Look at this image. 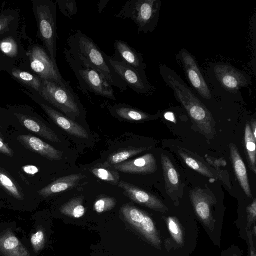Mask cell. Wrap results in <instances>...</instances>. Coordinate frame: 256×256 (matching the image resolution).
<instances>
[{"label":"cell","mask_w":256,"mask_h":256,"mask_svg":"<svg viewBox=\"0 0 256 256\" xmlns=\"http://www.w3.org/2000/svg\"><path fill=\"white\" fill-rule=\"evenodd\" d=\"M256 226H255V225H254V236H256Z\"/></svg>","instance_id":"f6af8a7d"},{"label":"cell","mask_w":256,"mask_h":256,"mask_svg":"<svg viewBox=\"0 0 256 256\" xmlns=\"http://www.w3.org/2000/svg\"><path fill=\"white\" fill-rule=\"evenodd\" d=\"M112 112L118 118L130 122H142L154 118L158 116H151L140 110L123 104L112 106Z\"/></svg>","instance_id":"7402d4cb"},{"label":"cell","mask_w":256,"mask_h":256,"mask_svg":"<svg viewBox=\"0 0 256 256\" xmlns=\"http://www.w3.org/2000/svg\"><path fill=\"white\" fill-rule=\"evenodd\" d=\"M114 168L122 172L136 174H152L157 170L156 160L152 154L115 164Z\"/></svg>","instance_id":"5bb4252c"},{"label":"cell","mask_w":256,"mask_h":256,"mask_svg":"<svg viewBox=\"0 0 256 256\" xmlns=\"http://www.w3.org/2000/svg\"><path fill=\"white\" fill-rule=\"evenodd\" d=\"M40 94L46 101L72 120L82 114V106L70 82L63 86L54 82L42 80Z\"/></svg>","instance_id":"5b68a950"},{"label":"cell","mask_w":256,"mask_h":256,"mask_svg":"<svg viewBox=\"0 0 256 256\" xmlns=\"http://www.w3.org/2000/svg\"><path fill=\"white\" fill-rule=\"evenodd\" d=\"M106 58L112 70L127 88L140 94H147L152 92V86L145 72H140L124 63L116 61L106 54Z\"/></svg>","instance_id":"52a82bcc"},{"label":"cell","mask_w":256,"mask_h":256,"mask_svg":"<svg viewBox=\"0 0 256 256\" xmlns=\"http://www.w3.org/2000/svg\"><path fill=\"white\" fill-rule=\"evenodd\" d=\"M91 170L95 176L102 180L115 184L119 180V176L116 172L100 168H94Z\"/></svg>","instance_id":"d6a6232c"},{"label":"cell","mask_w":256,"mask_h":256,"mask_svg":"<svg viewBox=\"0 0 256 256\" xmlns=\"http://www.w3.org/2000/svg\"><path fill=\"white\" fill-rule=\"evenodd\" d=\"M164 116L166 119L170 120L171 122L175 121V116L172 112L168 111L164 113Z\"/></svg>","instance_id":"7bdbcfd3"},{"label":"cell","mask_w":256,"mask_h":256,"mask_svg":"<svg viewBox=\"0 0 256 256\" xmlns=\"http://www.w3.org/2000/svg\"><path fill=\"white\" fill-rule=\"evenodd\" d=\"M83 198H74L63 204L60 208V212L68 216L79 218L84 216L86 209L83 205Z\"/></svg>","instance_id":"d4e9b609"},{"label":"cell","mask_w":256,"mask_h":256,"mask_svg":"<svg viewBox=\"0 0 256 256\" xmlns=\"http://www.w3.org/2000/svg\"><path fill=\"white\" fill-rule=\"evenodd\" d=\"M142 234L150 242L155 246H160L161 244L160 238L156 231L154 224L148 215L146 214L136 230Z\"/></svg>","instance_id":"603a6c76"},{"label":"cell","mask_w":256,"mask_h":256,"mask_svg":"<svg viewBox=\"0 0 256 256\" xmlns=\"http://www.w3.org/2000/svg\"><path fill=\"white\" fill-rule=\"evenodd\" d=\"M114 54L112 58L124 63L140 72H145L146 64L142 54L130 46L126 42L116 40L114 42Z\"/></svg>","instance_id":"4fadbf2b"},{"label":"cell","mask_w":256,"mask_h":256,"mask_svg":"<svg viewBox=\"0 0 256 256\" xmlns=\"http://www.w3.org/2000/svg\"><path fill=\"white\" fill-rule=\"evenodd\" d=\"M178 154L186 164L192 169L212 180L220 178V176L218 172H212L204 164L190 156L188 153L182 150H178Z\"/></svg>","instance_id":"cb8c5ba5"},{"label":"cell","mask_w":256,"mask_h":256,"mask_svg":"<svg viewBox=\"0 0 256 256\" xmlns=\"http://www.w3.org/2000/svg\"><path fill=\"white\" fill-rule=\"evenodd\" d=\"M57 3L61 12L70 19L72 20L78 12L75 0H57Z\"/></svg>","instance_id":"1f68e13d"},{"label":"cell","mask_w":256,"mask_h":256,"mask_svg":"<svg viewBox=\"0 0 256 256\" xmlns=\"http://www.w3.org/2000/svg\"><path fill=\"white\" fill-rule=\"evenodd\" d=\"M36 16L40 36L51 59L56 63V4L50 2L39 4L36 7Z\"/></svg>","instance_id":"8992f818"},{"label":"cell","mask_w":256,"mask_h":256,"mask_svg":"<svg viewBox=\"0 0 256 256\" xmlns=\"http://www.w3.org/2000/svg\"><path fill=\"white\" fill-rule=\"evenodd\" d=\"M179 57L188 80L192 86L204 98L210 100L212 98V94L194 57L184 48L180 50Z\"/></svg>","instance_id":"30bf717a"},{"label":"cell","mask_w":256,"mask_h":256,"mask_svg":"<svg viewBox=\"0 0 256 256\" xmlns=\"http://www.w3.org/2000/svg\"><path fill=\"white\" fill-rule=\"evenodd\" d=\"M116 204L114 198L112 197H102L97 200L94 205V210L98 214L110 211Z\"/></svg>","instance_id":"4dcf8cb0"},{"label":"cell","mask_w":256,"mask_h":256,"mask_svg":"<svg viewBox=\"0 0 256 256\" xmlns=\"http://www.w3.org/2000/svg\"><path fill=\"white\" fill-rule=\"evenodd\" d=\"M0 50L6 55L11 58L16 56L18 52L17 44L12 38H6L0 42Z\"/></svg>","instance_id":"836d02e7"},{"label":"cell","mask_w":256,"mask_h":256,"mask_svg":"<svg viewBox=\"0 0 256 256\" xmlns=\"http://www.w3.org/2000/svg\"><path fill=\"white\" fill-rule=\"evenodd\" d=\"M67 44L68 50L86 58L104 76L112 86L122 92L127 90L126 86L108 62L106 54L82 32L77 30L69 36Z\"/></svg>","instance_id":"3957f363"},{"label":"cell","mask_w":256,"mask_h":256,"mask_svg":"<svg viewBox=\"0 0 256 256\" xmlns=\"http://www.w3.org/2000/svg\"><path fill=\"white\" fill-rule=\"evenodd\" d=\"M256 140L252 133L250 124H246L244 133L245 147L250 170L256 173Z\"/></svg>","instance_id":"484cf974"},{"label":"cell","mask_w":256,"mask_h":256,"mask_svg":"<svg viewBox=\"0 0 256 256\" xmlns=\"http://www.w3.org/2000/svg\"><path fill=\"white\" fill-rule=\"evenodd\" d=\"M252 128L251 130L253 136L255 139H256V122L255 120H252Z\"/></svg>","instance_id":"ee69618b"},{"label":"cell","mask_w":256,"mask_h":256,"mask_svg":"<svg viewBox=\"0 0 256 256\" xmlns=\"http://www.w3.org/2000/svg\"><path fill=\"white\" fill-rule=\"evenodd\" d=\"M0 152L10 157L13 156L14 154L12 150L5 144L1 137H0Z\"/></svg>","instance_id":"f35d334b"},{"label":"cell","mask_w":256,"mask_h":256,"mask_svg":"<svg viewBox=\"0 0 256 256\" xmlns=\"http://www.w3.org/2000/svg\"><path fill=\"white\" fill-rule=\"evenodd\" d=\"M161 160L165 182V188L168 196L174 198L176 194L180 196L181 182L180 176L168 156L161 154Z\"/></svg>","instance_id":"e0dca14e"},{"label":"cell","mask_w":256,"mask_h":256,"mask_svg":"<svg viewBox=\"0 0 256 256\" xmlns=\"http://www.w3.org/2000/svg\"><path fill=\"white\" fill-rule=\"evenodd\" d=\"M110 0H101L98 3V10L100 12H102L106 8L108 3Z\"/></svg>","instance_id":"60d3db41"},{"label":"cell","mask_w":256,"mask_h":256,"mask_svg":"<svg viewBox=\"0 0 256 256\" xmlns=\"http://www.w3.org/2000/svg\"><path fill=\"white\" fill-rule=\"evenodd\" d=\"M206 160L208 162L212 165V166L217 168L216 172L220 176V179L224 183L225 185L228 187V188L232 190L228 174L227 173H225L224 171L220 168L221 163L224 160L221 162V159L218 160L208 157L206 158Z\"/></svg>","instance_id":"d590c367"},{"label":"cell","mask_w":256,"mask_h":256,"mask_svg":"<svg viewBox=\"0 0 256 256\" xmlns=\"http://www.w3.org/2000/svg\"><path fill=\"white\" fill-rule=\"evenodd\" d=\"M248 232V236L249 241H250V256H256V250L254 248L253 240H252V236L251 234H250L249 232Z\"/></svg>","instance_id":"b9f144b4"},{"label":"cell","mask_w":256,"mask_h":256,"mask_svg":"<svg viewBox=\"0 0 256 256\" xmlns=\"http://www.w3.org/2000/svg\"><path fill=\"white\" fill-rule=\"evenodd\" d=\"M30 62L32 70L42 80L54 82L63 86L70 82L63 78L56 63L42 48L35 46L32 50Z\"/></svg>","instance_id":"ba28073f"},{"label":"cell","mask_w":256,"mask_h":256,"mask_svg":"<svg viewBox=\"0 0 256 256\" xmlns=\"http://www.w3.org/2000/svg\"><path fill=\"white\" fill-rule=\"evenodd\" d=\"M14 77L24 84L30 86L35 90L40 93L42 86V80L34 76L30 73L19 70H14L12 71Z\"/></svg>","instance_id":"4316f807"},{"label":"cell","mask_w":256,"mask_h":256,"mask_svg":"<svg viewBox=\"0 0 256 256\" xmlns=\"http://www.w3.org/2000/svg\"><path fill=\"white\" fill-rule=\"evenodd\" d=\"M40 106L52 121L64 130L77 137L84 138H88L86 130L78 124L48 105L42 104Z\"/></svg>","instance_id":"2e32d148"},{"label":"cell","mask_w":256,"mask_h":256,"mask_svg":"<svg viewBox=\"0 0 256 256\" xmlns=\"http://www.w3.org/2000/svg\"><path fill=\"white\" fill-rule=\"evenodd\" d=\"M30 242L36 253L38 252L44 247L46 242V235L42 228H39L31 236Z\"/></svg>","instance_id":"e575fe53"},{"label":"cell","mask_w":256,"mask_h":256,"mask_svg":"<svg viewBox=\"0 0 256 256\" xmlns=\"http://www.w3.org/2000/svg\"><path fill=\"white\" fill-rule=\"evenodd\" d=\"M248 214V226L250 227L252 224L255 222L256 218V200H254L252 204L249 205L247 208Z\"/></svg>","instance_id":"8d00e7d4"},{"label":"cell","mask_w":256,"mask_h":256,"mask_svg":"<svg viewBox=\"0 0 256 256\" xmlns=\"http://www.w3.org/2000/svg\"><path fill=\"white\" fill-rule=\"evenodd\" d=\"M22 168L24 172L31 175H34L38 172V169L37 167L32 165L24 166L22 167Z\"/></svg>","instance_id":"ab89813d"},{"label":"cell","mask_w":256,"mask_h":256,"mask_svg":"<svg viewBox=\"0 0 256 256\" xmlns=\"http://www.w3.org/2000/svg\"><path fill=\"white\" fill-rule=\"evenodd\" d=\"M146 148L143 147L118 151L108 157V162L110 164L114 165L122 163L128 159L146 150Z\"/></svg>","instance_id":"83f0119b"},{"label":"cell","mask_w":256,"mask_h":256,"mask_svg":"<svg viewBox=\"0 0 256 256\" xmlns=\"http://www.w3.org/2000/svg\"><path fill=\"white\" fill-rule=\"evenodd\" d=\"M0 184L12 196L22 200V196L12 179L0 168Z\"/></svg>","instance_id":"f1b7e54d"},{"label":"cell","mask_w":256,"mask_h":256,"mask_svg":"<svg viewBox=\"0 0 256 256\" xmlns=\"http://www.w3.org/2000/svg\"><path fill=\"white\" fill-rule=\"evenodd\" d=\"M14 18L12 16H0V34L3 32L7 28Z\"/></svg>","instance_id":"74e56055"},{"label":"cell","mask_w":256,"mask_h":256,"mask_svg":"<svg viewBox=\"0 0 256 256\" xmlns=\"http://www.w3.org/2000/svg\"><path fill=\"white\" fill-rule=\"evenodd\" d=\"M160 74L202 132L206 137H212L215 134V122L207 108L173 70L162 64Z\"/></svg>","instance_id":"6da1fadb"},{"label":"cell","mask_w":256,"mask_h":256,"mask_svg":"<svg viewBox=\"0 0 256 256\" xmlns=\"http://www.w3.org/2000/svg\"><path fill=\"white\" fill-rule=\"evenodd\" d=\"M18 140L26 148L50 160H60L62 158L61 152L37 137L22 134L18 137Z\"/></svg>","instance_id":"9a60e30c"},{"label":"cell","mask_w":256,"mask_h":256,"mask_svg":"<svg viewBox=\"0 0 256 256\" xmlns=\"http://www.w3.org/2000/svg\"><path fill=\"white\" fill-rule=\"evenodd\" d=\"M233 256H236V255H234Z\"/></svg>","instance_id":"bcb514c9"},{"label":"cell","mask_w":256,"mask_h":256,"mask_svg":"<svg viewBox=\"0 0 256 256\" xmlns=\"http://www.w3.org/2000/svg\"><path fill=\"white\" fill-rule=\"evenodd\" d=\"M214 72L222 87L232 94H237L251 82L246 74L227 64H216L214 68Z\"/></svg>","instance_id":"9c48e42d"},{"label":"cell","mask_w":256,"mask_h":256,"mask_svg":"<svg viewBox=\"0 0 256 256\" xmlns=\"http://www.w3.org/2000/svg\"><path fill=\"white\" fill-rule=\"evenodd\" d=\"M229 147L230 160L236 178L246 196L252 198V194L245 164L236 146L234 144L230 143Z\"/></svg>","instance_id":"ac0fdd59"},{"label":"cell","mask_w":256,"mask_h":256,"mask_svg":"<svg viewBox=\"0 0 256 256\" xmlns=\"http://www.w3.org/2000/svg\"><path fill=\"white\" fill-rule=\"evenodd\" d=\"M118 186L124 190L130 199L138 204L160 212H164L168 210L157 197L132 184L122 180Z\"/></svg>","instance_id":"7c38bea8"},{"label":"cell","mask_w":256,"mask_h":256,"mask_svg":"<svg viewBox=\"0 0 256 256\" xmlns=\"http://www.w3.org/2000/svg\"><path fill=\"white\" fill-rule=\"evenodd\" d=\"M65 59L78 80V89L84 94L89 92L96 96L116 100L112 86L104 76L86 58L64 48Z\"/></svg>","instance_id":"7a4b0ae2"},{"label":"cell","mask_w":256,"mask_h":256,"mask_svg":"<svg viewBox=\"0 0 256 256\" xmlns=\"http://www.w3.org/2000/svg\"><path fill=\"white\" fill-rule=\"evenodd\" d=\"M166 222L169 232L178 244L184 243V234L180 225L177 218L170 216L166 219Z\"/></svg>","instance_id":"f546056e"},{"label":"cell","mask_w":256,"mask_h":256,"mask_svg":"<svg viewBox=\"0 0 256 256\" xmlns=\"http://www.w3.org/2000/svg\"><path fill=\"white\" fill-rule=\"evenodd\" d=\"M20 123L26 129L52 142H60L58 136L50 128L36 118L14 113Z\"/></svg>","instance_id":"ffe728a7"},{"label":"cell","mask_w":256,"mask_h":256,"mask_svg":"<svg viewBox=\"0 0 256 256\" xmlns=\"http://www.w3.org/2000/svg\"><path fill=\"white\" fill-rule=\"evenodd\" d=\"M0 252L4 256H31L18 238L9 230L0 236Z\"/></svg>","instance_id":"d6986e66"},{"label":"cell","mask_w":256,"mask_h":256,"mask_svg":"<svg viewBox=\"0 0 256 256\" xmlns=\"http://www.w3.org/2000/svg\"><path fill=\"white\" fill-rule=\"evenodd\" d=\"M190 198L197 216L201 221L212 230L214 226L212 206L216 200L211 192L196 188L190 192Z\"/></svg>","instance_id":"8fae6325"},{"label":"cell","mask_w":256,"mask_h":256,"mask_svg":"<svg viewBox=\"0 0 256 256\" xmlns=\"http://www.w3.org/2000/svg\"><path fill=\"white\" fill-rule=\"evenodd\" d=\"M82 174H72L60 178L41 189L38 194L44 197L60 193L75 186L80 180L84 178Z\"/></svg>","instance_id":"44dd1931"},{"label":"cell","mask_w":256,"mask_h":256,"mask_svg":"<svg viewBox=\"0 0 256 256\" xmlns=\"http://www.w3.org/2000/svg\"><path fill=\"white\" fill-rule=\"evenodd\" d=\"M161 6L160 0H130L114 16L131 19L136 24L138 33H147L156 28Z\"/></svg>","instance_id":"277c9868"}]
</instances>
